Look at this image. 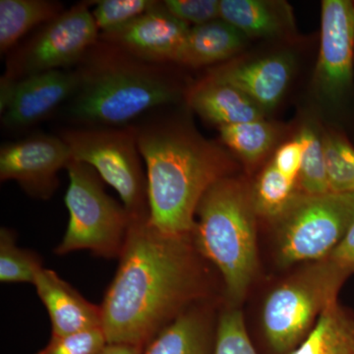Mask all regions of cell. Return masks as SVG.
<instances>
[{
	"instance_id": "cell-1",
	"label": "cell",
	"mask_w": 354,
	"mask_h": 354,
	"mask_svg": "<svg viewBox=\"0 0 354 354\" xmlns=\"http://www.w3.org/2000/svg\"><path fill=\"white\" fill-rule=\"evenodd\" d=\"M187 236L131 218L120 262L101 305L108 344L144 346L197 297L200 274Z\"/></svg>"
},
{
	"instance_id": "cell-2",
	"label": "cell",
	"mask_w": 354,
	"mask_h": 354,
	"mask_svg": "<svg viewBox=\"0 0 354 354\" xmlns=\"http://www.w3.org/2000/svg\"><path fill=\"white\" fill-rule=\"evenodd\" d=\"M136 127L147 167L149 221L165 234H192L199 203L227 176L230 158L183 123L153 120Z\"/></svg>"
},
{
	"instance_id": "cell-3",
	"label": "cell",
	"mask_w": 354,
	"mask_h": 354,
	"mask_svg": "<svg viewBox=\"0 0 354 354\" xmlns=\"http://www.w3.org/2000/svg\"><path fill=\"white\" fill-rule=\"evenodd\" d=\"M99 39L79 64V84L66 114L81 127H123L174 104L181 91L160 68Z\"/></svg>"
},
{
	"instance_id": "cell-4",
	"label": "cell",
	"mask_w": 354,
	"mask_h": 354,
	"mask_svg": "<svg viewBox=\"0 0 354 354\" xmlns=\"http://www.w3.org/2000/svg\"><path fill=\"white\" fill-rule=\"evenodd\" d=\"M192 237L197 251L221 272L230 298L241 301L257 269L252 195L232 177H223L198 206Z\"/></svg>"
},
{
	"instance_id": "cell-5",
	"label": "cell",
	"mask_w": 354,
	"mask_h": 354,
	"mask_svg": "<svg viewBox=\"0 0 354 354\" xmlns=\"http://www.w3.org/2000/svg\"><path fill=\"white\" fill-rule=\"evenodd\" d=\"M346 278L327 258L312 263L268 295L262 312L274 354H290L306 339L324 310L337 301Z\"/></svg>"
},
{
	"instance_id": "cell-6",
	"label": "cell",
	"mask_w": 354,
	"mask_h": 354,
	"mask_svg": "<svg viewBox=\"0 0 354 354\" xmlns=\"http://www.w3.org/2000/svg\"><path fill=\"white\" fill-rule=\"evenodd\" d=\"M66 169L69 221L55 252L88 250L101 257H120L131 223L127 209L106 194L102 179L90 165L72 160Z\"/></svg>"
},
{
	"instance_id": "cell-7",
	"label": "cell",
	"mask_w": 354,
	"mask_h": 354,
	"mask_svg": "<svg viewBox=\"0 0 354 354\" xmlns=\"http://www.w3.org/2000/svg\"><path fill=\"white\" fill-rule=\"evenodd\" d=\"M60 137L74 160L90 165L118 193L130 218H149L148 180L136 125L73 128Z\"/></svg>"
},
{
	"instance_id": "cell-8",
	"label": "cell",
	"mask_w": 354,
	"mask_h": 354,
	"mask_svg": "<svg viewBox=\"0 0 354 354\" xmlns=\"http://www.w3.org/2000/svg\"><path fill=\"white\" fill-rule=\"evenodd\" d=\"M354 220V194L300 195L279 218V258L283 265L324 260Z\"/></svg>"
},
{
	"instance_id": "cell-9",
	"label": "cell",
	"mask_w": 354,
	"mask_h": 354,
	"mask_svg": "<svg viewBox=\"0 0 354 354\" xmlns=\"http://www.w3.org/2000/svg\"><path fill=\"white\" fill-rule=\"evenodd\" d=\"M90 6V2L76 4L44 25L11 57L3 76L18 81L80 64L100 39V31L88 8Z\"/></svg>"
},
{
	"instance_id": "cell-10",
	"label": "cell",
	"mask_w": 354,
	"mask_h": 354,
	"mask_svg": "<svg viewBox=\"0 0 354 354\" xmlns=\"http://www.w3.org/2000/svg\"><path fill=\"white\" fill-rule=\"evenodd\" d=\"M314 84L328 104H342L354 88V2L324 0Z\"/></svg>"
},
{
	"instance_id": "cell-11",
	"label": "cell",
	"mask_w": 354,
	"mask_h": 354,
	"mask_svg": "<svg viewBox=\"0 0 354 354\" xmlns=\"http://www.w3.org/2000/svg\"><path fill=\"white\" fill-rule=\"evenodd\" d=\"M72 160L62 137L34 135L1 146L0 179L16 181L30 196L50 199L59 183L58 172Z\"/></svg>"
},
{
	"instance_id": "cell-12",
	"label": "cell",
	"mask_w": 354,
	"mask_h": 354,
	"mask_svg": "<svg viewBox=\"0 0 354 354\" xmlns=\"http://www.w3.org/2000/svg\"><path fill=\"white\" fill-rule=\"evenodd\" d=\"M79 84L77 70H51L14 81L1 77L0 114L4 127H29L71 99Z\"/></svg>"
},
{
	"instance_id": "cell-13",
	"label": "cell",
	"mask_w": 354,
	"mask_h": 354,
	"mask_svg": "<svg viewBox=\"0 0 354 354\" xmlns=\"http://www.w3.org/2000/svg\"><path fill=\"white\" fill-rule=\"evenodd\" d=\"M190 29V25L165 8L164 1H155L147 12L128 24L101 32L100 39L149 64H177Z\"/></svg>"
},
{
	"instance_id": "cell-14",
	"label": "cell",
	"mask_w": 354,
	"mask_h": 354,
	"mask_svg": "<svg viewBox=\"0 0 354 354\" xmlns=\"http://www.w3.org/2000/svg\"><path fill=\"white\" fill-rule=\"evenodd\" d=\"M295 66V57L285 51L258 59L225 64L212 69L206 77L241 91L266 113L276 108L283 99Z\"/></svg>"
},
{
	"instance_id": "cell-15",
	"label": "cell",
	"mask_w": 354,
	"mask_h": 354,
	"mask_svg": "<svg viewBox=\"0 0 354 354\" xmlns=\"http://www.w3.org/2000/svg\"><path fill=\"white\" fill-rule=\"evenodd\" d=\"M32 285L50 315L51 335L102 328L101 306L87 301L53 270L41 268Z\"/></svg>"
},
{
	"instance_id": "cell-16",
	"label": "cell",
	"mask_w": 354,
	"mask_h": 354,
	"mask_svg": "<svg viewBox=\"0 0 354 354\" xmlns=\"http://www.w3.org/2000/svg\"><path fill=\"white\" fill-rule=\"evenodd\" d=\"M185 100L200 118L218 128L265 120V111L241 91L207 77L186 91Z\"/></svg>"
},
{
	"instance_id": "cell-17",
	"label": "cell",
	"mask_w": 354,
	"mask_h": 354,
	"mask_svg": "<svg viewBox=\"0 0 354 354\" xmlns=\"http://www.w3.org/2000/svg\"><path fill=\"white\" fill-rule=\"evenodd\" d=\"M220 16L247 38H279L295 28L290 6L283 1L220 0Z\"/></svg>"
},
{
	"instance_id": "cell-18",
	"label": "cell",
	"mask_w": 354,
	"mask_h": 354,
	"mask_svg": "<svg viewBox=\"0 0 354 354\" xmlns=\"http://www.w3.org/2000/svg\"><path fill=\"white\" fill-rule=\"evenodd\" d=\"M247 37L223 19L193 26L177 64L201 67L218 64L234 57L244 48Z\"/></svg>"
},
{
	"instance_id": "cell-19",
	"label": "cell",
	"mask_w": 354,
	"mask_h": 354,
	"mask_svg": "<svg viewBox=\"0 0 354 354\" xmlns=\"http://www.w3.org/2000/svg\"><path fill=\"white\" fill-rule=\"evenodd\" d=\"M211 324L198 310H185L149 342L143 354H214Z\"/></svg>"
},
{
	"instance_id": "cell-20",
	"label": "cell",
	"mask_w": 354,
	"mask_h": 354,
	"mask_svg": "<svg viewBox=\"0 0 354 354\" xmlns=\"http://www.w3.org/2000/svg\"><path fill=\"white\" fill-rule=\"evenodd\" d=\"M290 354H354V313L339 301L327 307Z\"/></svg>"
},
{
	"instance_id": "cell-21",
	"label": "cell",
	"mask_w": 354,
	"mask_h": 354,
	"mask_svg": "<svg viewBox=\"0 0 354 354\" xmlns=\"http://www.w3.org/2000/svg\"><path fill=\"white\" fill-rule=\"evenodd\" d=\"M62 12V3L50 0H0V51L6 53L28 32Z\"/></svg>"
},
{
	"instance_id": "cell-22",
	"label": "cell",
	"mask_w": 354,
	"mask_h": 354,
	"mask_svg": "<svg viewBox=\"0 0 354 354\" xmlns=\"http://www.w3.org/2000/svg\"><path fill=\"white\" fill-rule=\"evenodd\" d=\"M298 183L269 164L254 186L252 201L256 214L269 220L278 221L300 196Z\"/></svg>"
},
{
	"instance_id": "cell-23",
	"label": "cell",
	"mask_w": 354,
	"mask_h": 354,
	"mask_svg": "<svg viewBox=\"0 0 354 354\" xmlns=\"http://www.w3.org/2000/svg\"><path fill=\"white\" fill-rule=\"evenodd\" d=\"M223 143L248 164L259 162L277 139L274 125L265 120L218 128Z\"/></svg>"
},
{
	"instance_id": "cell-24",
	"label": "cell",
	"mask_w": 354,
	"mask_h": 354,
	"mask_svg": "<svg viewBox=\"0 0 354 354\" xmlns=\"http://www.w3.org/2000/svg\"><path fill=\"white\" fill-rule=\"evenodd\" d=\"M323 143L330 192L354 194V146L337 131L324 133Z\"/></svg>"
},
{
	"instance_id": "cell-25",
	"label": "cell",
	"mask_w": 354,
	"mask_h": 354,
	"mask_svg": "<svg viewBox=\"0 0 354 354\" xmlns=\"http://www.w3.org/2000/svg\"><path fill=\"white\" fill-rule=\"evenodd\" d=\"M304 142V151L298 187L302 195L317 196L330 192L326 169L323 135L313 127H304L298 133Z\"/></svg>"
},
{
	"instance_id": "cell-26",
	"label": "cell",
	"mask_w": 354,
	"mask_h": 354,
	"mask_svg": "<svg viewBox=\"0 0 354 354\" xmlns=\"http://www.w3.org/2000/svg\"><path fill=\"white\" fill-rule=\"evenodd\" d=\"M43 268L36 254L16 245L15 234L7 227L0 230V281L34 283Z\"/></svg>"
},
{
	"instance_id": "cell-27",
	"label": "cell",
	"mask_w": 354,
	"mask_h": 354,
	"mask_svg": "<svg viewBox=\"0 0 354 354\" xmlns=\"http://www.w3.org/2000/svg\"><path fill=\"white\" fill-rule=\"evenodd\" d=\"M91 3L95 6L93 17L101 34L114 31L136 19L153 6L155 0H99Z\"/></svg>"
},
{
	"instance_id": "cell-28",
	"label": "cell",
	"mask_w": 354,
	"mask_h": 354,
	"mask_svg": "<svg viewBox=\"0 0 354 354\" xmlns=\"http://www.w3.org/2000/svg\"><path fill=\"white\" fill-rule=\"evenodd\" d=\"M214 354H258L239 310H227L221 314L216 327Z\"/></svg>"
},
{
	"instance_id": "cell-29",
	"label": "cell",
	"mask_w": 354,
	"mask_h": 354,
	"mask_svg": "<svg viewBox=\"0 0 354 354\" xmlns=\"http://www.w3.org/2000/svg\"><path fill=\"white\" fill-rule=\"evenodd\" d=\"M106 344L104 330L97 328L58 337L51 335L46 348L37 354H100Z\"/></svg>"
},
{
	"instance_id": "cell-30",
	"label": "cell",
	"mask_w": 354,
	"mask_h": 354,
	"mask_svg": "<svg viewBox=\"0 0 354 354\" xmlns=\"http://www.w3.org/2000/svg\"><path fill=\"white\" fill-rule=\"evenodd\" d=\"M165 8L177 19L199 26L220 19V0H165Z\"/></svg>"
},
{
	"instance_id": "cell-31",
	"label": "cell",
	"mask_w": 354,
	"mask_h": 354,
	"mask_svg": "<svg viewBox=\"0 0 354 354\" xmlns=\"http://www.w3.org/2000/svg\"><path fill=\"white\" fill-rule=\"evenodd\" d=\"M304 142L297 135L295 138L290 140L281 145L274 153L272 164L279 169L281 174H285L291 180L297 181L299 178L300 169H301L302 158H304Z\"/></svg>"
},
{
	"instance_id": "cell-32",
	"label": "cell",
	"mask_w": 354,
	"mask_h": 354,
	"mask_svg": "<svg viewBox=\"0 0 354 354\" xmlns=\"http://www.w3.org/2000/svg\"><path fill=\"white\" fill-rule=\"evenodd\" d=\"M346 277L354 274V220L344 239L327 257Z\"/></svg>"
},
{
	"instance_id": "cell-33",
	"label": "cell",
	"mask_w": 354,
	"mask_h": 354,
	"mask_svg": "<svg viewBox=\"0 0 354 354\" xmlns=\"http://www.w3.org/2000/svg\"><path fill=\"white\" fill-rule=\"evenodd\" d=\"M100 354H143V346L108 344Z\"/></svg>"
}]
</instances>
